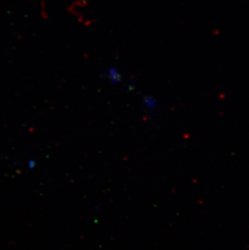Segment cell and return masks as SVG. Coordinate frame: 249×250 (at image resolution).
Instances as JSON below:
<instances>
[{"label": "cell", "instance_id": "1", "mask_svg": "<svg viewBox=\"0 0 249 250\" xmlns=\"http://www.w3.org/2000/svg\"><path fill=\"white\" fill-rule=\"evenodd\" d=\"M105 77L112 84H118L123 81V75L115 66H111L105 71Z\"/></svg>", "mask_w": 249, "mask_h": 250}]
</instances>
